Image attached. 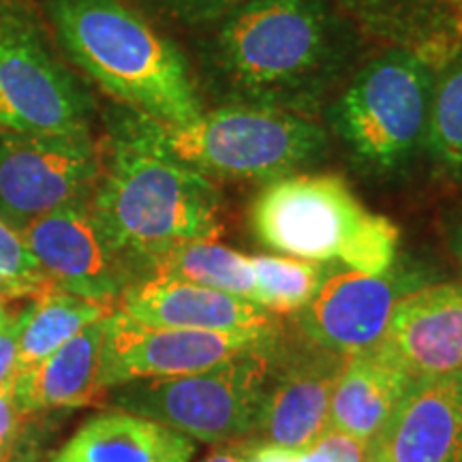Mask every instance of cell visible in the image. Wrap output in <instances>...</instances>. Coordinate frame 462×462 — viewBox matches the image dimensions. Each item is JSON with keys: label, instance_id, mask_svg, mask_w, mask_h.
Here are the masks:
<instances>
[{"label": "cell", "instance_id": "6da1fadb", "mask_svg": "<svg viewBox=\"0 0 462 462\" xmlns=\"http://www.w3.org/2000/svg\"><path fill=\"white\" fill-rule=\"evenodd\" d=\"M349 58L351 34L328 0H253L218 24L206 71L231 106L304 116Z\"/></svg>", "mask_w": 462, "mask_h": 462}, {"label": "cell", "instance_id": "7a4b0ae2", "mask_svg": "<svg viewBox=\"0 0 462 462\" xmlns=\"http://www.w3.org/2000/svg\"><path fill=\"white\" fill-rule=\"evenodd\" d=\"M97 227L131 268L184 242L223 234V198L210 178L178 163L116 114L103 146V171L88 201Z\"/></svg>", "mask_w": 462, "mask_h": 462}, {"label": "cell", "instance_id": "3957f363", "mask_svg": "<svg viewBox=\"0 0 462 462\" xmlns=\"http://www.w3.org/2000/svg\"><path fill=\"white\" fill-rule=\"evenodd\" d=\"M62 56L106 95L161 125L204 114L189 60L126 0H37Z\"/></svg>", "mask_w": 462, "mask_h": 462}, {"label": "cell", "instance_id": "277c9868", "mask_svg": "<svg viewBox=\"0 0 462 462\" xmlns=\"http://www.w3.org/2000/svg\"><path fill=\"white\" fill-rule=\"evenodd\" d=\"M251 227L273 251L366 274L394 265L401 236L332 173H289L268 182L251 206Z\"/></svg>", "mask_w": 462, "mask_h": 462}, {"label": "cell", "instance_id": "5b68a950", "mask_svg": "<svg viewBox=\"0 0 462 462\" xmlns=\"http://www.w3.org/2000/svg\"><path fill=\"white\" fill-rule=\"evenodd\" d=\"M140 135L167 157L210 180H276L313 163L326 133L306 116L223 106L182 126L161 125L126 109Z\"/></svg>", "mask_w": 462, "mask_h": 462}, {"label": "cell", "instance_id": "8992f818", "mask_svg": "<svg viewBox=\"0 0 462 462\" xmlns=\"http://www.w3.org/2000/svg\"><path fill=\"white\" fill-rule=\"evenodd\" d=\"M281 340L201 373L116 385L106 392L107 401L112 409L159 421L193 441L217 446L248 439L262 411Z\"/></svg>", "mask_w": 462, "mask_h": 462}, {"label": "cell", "instance_id": "52a82bcc", "mask_svg": "<svg viewBox=\"0 0 462 462\" xmlns=\"http://www.w3.org/2000/svg\"><path fill=\"white\" fill-rule=\"evenodd\" d=\"M430 65L394 48L356 73L332 106V125L357 163L398 171L424 146L432 95Z\"/></svg>", "mask_w": 462, "mask_h": 462}, {"label": "cell", "instance_id": "ba28073f", "mask_svg": "<svg viewBox=\"0 0 462 462\" xmlns=\"http://www.w3.org/2000/svg\"><path fill=\"white\" fill-rule=\"evenodd\" d=\"M95 101L32 0L0 3V131L90 133Z\"/></svg>", "mask_w": 462, "mask_h": 462}, {"label": "cell", "instance_id": "9c48e42d", "mask_svg": "<svg viewBox=\"0 0 462 462\" xmlns=\"http://www.w3.org/2000/svg\"><path fill=\"white\" fill-rule=\"evenodd\" d=\"M103 171L92 133L0 131V218L15 231L60 208L88 204Z\"/></svg>", "mask_w": 462, "mask_h": 462}, {"label": "cell", "instance_id": "30bf717a", "mask_svg": "<svg viewBox=\"0 0 462 462\" xmlns=\"http://www.w3.org/2000/svg\"><path fill=\"white\" fill-rule=\"evenodd\" d=\"M279 338L281 328L259 332L182 330L150 326L114 310L103 338L99 385L106 394L131 381L201 373L236 356L274 345Z\"/></svg>", "mask_w": 462, "mask_h": 462}, {"label": "cell", "instance_id": "8fae6325", "mask_svg": "<svg viewBox=\"0 0 462 462\" xmlns=\"http://www.w3.org/2000/svg\"><path fill=\"white\" fill-rule=\"evenodd\" d=\"M429 285L420 268H398L381 274H330L298 313V328L309 343L351 356L379 345L401 298Z\"/></svg>", "mask_w": 462, "mask_h": 462}, {"label": "cell", "instance_id": "7c38bea8", "mask_svg": "<svg viewBox=\"0 0 462 462\" xmlns=\"http://www.w3.org/2000/svg\"><path fill=\"white\" fill-rule=\"evenodd\" d=\"M346 356L313 343L281 340L274 371L251 437L259 446L306 452L330 430V398Z\"/></svg>", "mask_w": 462, "mask_h": 462}, {"label": "cell", "instance_id": "4fadbf2b", "mask_svg": "<svg viewBox=\"0 0 462 462\" xmlns=\"http://www.w3.org/2000/svg\"><path fill=\"white\" fill-rule=\"evenodd\" d=\"M20 234L54 289L116 310L133 282L131 268L103 238L88 204L39 217Z\"/></svg>", "mask_w": 462, "mask_h": 462}, {"label": "cell", "instance_id": "5bb4252c", "mask_svg": "<svg viewBox=\"0 0 462 462\" xmlns=\"http://www.w3.org/2000/svg\"><path fill=\"white\" fill-rule=\"evenodd\" d=\"M366 462H462V371L415 377Z\"/></svg>", "mask_w": 462, "mask_h": 462}, {"label": "cell", "instance_id": "9a60e30c", "mask_svg": "<svg viewBox=\"0 0 462 462\" xmlns=\"http://www.w3.org/2000/svg\"><path fill=\"white\" fill-rule=\"evenodd\" d=\"M116 310L150 326L182 330L259 332L281 328L276 315L251 300L165 276L133 281Z\"/></svg>", "mask_w": 462, "mask_h": 462}, {"label": "cell", "instance_id": "2e32d148", "mask_svg": "<svg viewBox=\"0 0 462 462\" xmlns=\"http://www.w3.org/2000/svg\"><path fill=\"white\" fill-rule=\"evenodd\" d=\"M379 345L411 377L462 371V282H429L398 300Z\"/></svg>", "mask_w": 462, "mask_h": 462}, {"label": "cell", "instance_id": "e0dca14e", "mask_svg": "<svg viewBox=\"0 0 462 462\" xmlns=\"http://www.w3.org/2000/svg\"><path fill=\"white\" fill-rule=\"evenodd\" d=\"M413 379L381 345L346 356L330 398V430L368 446Z\"/></svg>", "mask_w": 462, "mask_h": 462}, {"label": "cell", "instance_id": "ac0fdd59", "mask_svg": "<svg viewBox=\"0 0 462 462\" xmlns=\"http://www.w3.org/2000/svg\"><path fill=\"white\" fill-rule=\"evenodd\" d=\"M198 446L182 432L120 409L86 420L48 462H190Z\"/></svg>", "mask_w": 462, "mask_h": 462}, {"label": "cell", "instance_id": "d6986e66", "mask_svg": "<svg viewBox=\"0 0 462 462\" xmlns=\"http://www.w3.org/2000/svg\"><path fill=\"white\" fill-rule=\"evenodd\" d=\"M107 317L86 326L31 371H14L17 402L28 418L86 407L103 394L99 368Z\"/></svg>", "mask_w": 462, "mask_h": 462}, {"label": "cell", "instance_id": "ffe728a7", "mask_svg": "<svg viewBox=\"0 0 462 462\" xmlns=\"http://www.w3.org/2000/svg\"><path fill=\"white\" fill-rule=\"evenodd\" d=\"M349 20L426 62L462 45V0H338Z\"/></svg>", "mask_w": 462, "mask_h": 462}, {"label": "cell", "instance_id": "44dd1931", "mask_svg": "<svg viewBox=\"0 0 462 462\" xmlns=\"http://www.w3.org/2000/svg\"><path fill=\"white\" fill-rule=\"evenodd\" d=\"M146 276L187 281L251 300V302L257 300L255 270H253L251 257L218 245L217 240H195L167 248L142 265L137 279H146Z\"/></svg>", "mask_w": 462, "mask_h": 462}, {"label": "cell", "instance_id": "7402d4cb", "mask_svg": "<svg viewBox=\"0 0 462 462\" xmlns=\"http://www.w3.org/2000/svg\"><path fill=\"white\" fill-rule=\"evenodd\" d=\"M114 309L90 302L60 289H48L26 304V321L17 343L15 373H26L50 357L86 326L103 319Z\"/></svg>", "mask_w": 462, "mask_h": 462}, {"label": "cell", "instance_id": "603a6c76", "mask_svg": "<svg viewBox=\"0 0 462 462\" xmlns=\"http://www.w3.org/2000/svg\"><path fill=\"white\" fill-rule=\"evenodd\" d=\"M251 263L257 285L255 302L273 315L300 313L330 276L323 263L298 257L255 255Z\"/></svg>", "mask_w": 462, "mask_h": 462}, {"label": "cell", "instance_id": "cb8c5ba5", "mask_svg": "<svg viewBox=\"0 0 462 462\" xmlns=\"http://www.w3.org/2000/svg\"><path fill=\"white\" fill-rule=\"evenodd\" d=\"M424 148L449 173H462V50L432 84Z\"/></svg>", "mask_w": 462, "mask_h": 462}, {"label": "cell", "instance_id": "d4e9b609", "mask_svg": "<svg viewBox=\"0 0 462 462\" xmlns=\"http://www.w3.org/2000/svg\"><path fill=\"white\" fill-rule=\"evenodd\" d=\"M0 279L32 289L34 296L54 289L20 231H15L3 218H0Z\"/></svg>", "mask_w": 462, "mask_h": 462}, {"label": "cell", "instance_id": "484cf974", "mask_svg": "<svg viewBox=\"0 0 462 462\" xmlns=\"http://www.w3.org/2000/svg\"><path fill=\"white\" fill-rule=\"evenodd\" d=\"M143 7L184 28L221 24L225 17L253 0H140Z\"/></svg>", "mask_w": 462, "mask_h": 462}, {"label": "cell", "instance_id": "4316f807", "mask_svg": "<svg viewBox=\"0 0 462 462\" xmlns=\"http://www.w3.org/2000/svg\"><path fill=\"white\" fill-rule=\"evenodd\" d=\"M32 418L22 411L15 396V373L0 383V462H7L22 446Z\"/></svg>", "mask_w": 462, "mask_h": 462}, {"label": "cell", "instance_id": "83f0119b", "mask_svg": "<svg viewBox=\"0 0 462 462\" xmlns=\"http://www.w3.org/2000/svg\"><path fill=\"white\" fill-rule=\"evenodd\" d=\"M26 321V306L20 310H14L7 323L0 328V383L14 373L15 357H17V343H20L22 328Z\"/></svg>", "mask_w": 462, "mask_h": 462}, {"label": "cell", "instance_id": "f1b7e54d", "mask_svg": "<svg viewBox=\"0 0 462 462\" xmlns=\"http://www.w3.org/2000/svg\"><path fill=\"white\" fill-rule=\"evenodd\" d=\"M319 443L332 454L334 462H366V446L338 432L328 430Z\"/></svg>", "mask_w": 462, "mask_h": 462}, {"label": "cell", "instance_id": "f546056e", "mask_svg": "<svg viewBox=\"0 0 462 462\" xmlns=\"http://www.w3.org/2000/svg\"><path fill=\"white\" fill-rule=\"evenodd\" d=\"M257 441L253 439H240V441H231L225 448H218L201 462H251Z\"/></svg>", "mask_w": 462, "mask_h": 462}, {"label": "cell", "instance_id": "4dcf8cb0", "mask_svg": "<svg viewBox=\"0 0 462 462\" xmlns=\"http://www.w3.org/2000/svg\"><path fill=\"white\" fill-rule=\"evenodd\" d=\"M251 462H306V458L304 452H293V449L276 446H259L257 443Z\"/></svg>", "mask_w": 462, "mask_h": 462}, {"label": "cell", "instance_id": "1f68e13d", "mask_svg": "<svg viewBox=\"0 0 462 462\" xmlns=\"http://www.w3.org/2000/svg\"><path fill=\"white\" fill-rule=\"evenodd\" d=\"M7 462H43V448L37 432H34V426H31L22 446L17 448V452Z\"/></svg>", "mask_w": 462, "mask_h": 462}, {"label": "cell", "instance_id": "d6a6232c", "mask_svg": "<svg viewBox=\"0 0 462 462\" xmlns=\"http://www.w3.org/2000/svg\"><path fill=\"white\" fill-rule=\"evenodd\" d=\"M22 298H34V291L24 285H17V282L0 279V302L9 304V302H15V300H22Z\"/></svg>", "mask_w": 462, "mask_h": 462}, {"label": "cell", "instance_id": "836d02e7", "mask_svg": "<svg viewBox=\"0 0 462 462\" xmlns=\"http://www.w3.org/2000/svg\"><path fill=\"white\" fill-rule=\"evenodd\" d=\"M448 246L452 251V255L456 259V265H458L460 274H462V217L458 221L452 223V227L448 231Z\"/></svg>", "mask_w": 462, "mask_h": 462}, {"label": "cell", "instance_id": "e575fe53", "mask_svg": "<svg viewBox=\"0 0 462 462\" xmlns=\"http://www.w3.org/2000/svg\"><path fill=\"white\" fill-rule=\"evenodd\" d=\"M11 315H14V310L9 309V304H3V302H0V328H3L5 323H7V319H9Z\"/></svg>", "mask_w": 462, "mask_h": 462}, {"label": "cell", "instance_id": "d590c367", "mask_svg": "<svg viewBox=\"0 0 462 462\" xmlns=\"http://www.w3.org/2000/svg\"><path fill=\"white\" fill-rule=\"evenodd\" d=\"M0 3H5V0H0Z\"/></svg>", "mask_w": 462, "mask_h": 462}]
</instances>
